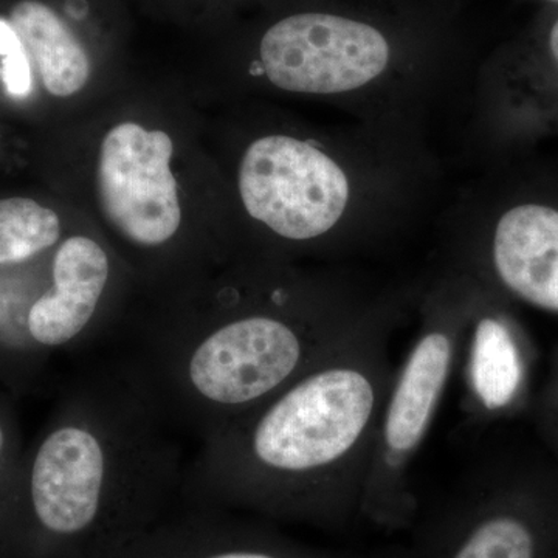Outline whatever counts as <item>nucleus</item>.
Wrapping results in <instances>:
<instances>
[{"mask_svg": "<svg viewBox=\"0 0 558 558\" xmlns=\"http://www.w3.org/2000/svg\"><path fill=\"white\" fill-rule=\"evenodd\" d=\"M240 286L211 314L146 330L123 354L180 435L207 438L377 323L410 315L422 282L300 274L264 258Z\"/></svg>", "mask_w": 558, "mask_h": 558, "instance_id": "1", "label": "nucleus"}, {"mask_svg": "<svg viewBox=\"0 0 558 558\" xmlns=\"http://www.w3.org/2000/svg\"><path fill=\"white\" fill-rule=\"evenodd\" d=\"M0 405V488L7 478L17 475V447L16 433L9 414Z\"/></svg>", "mask_w": 558, "mask_h": 558, "instance_id": "17", "label": "nucleus"}, {"mask_svg": "<svg viewBox=\"0 0 558 558\" xmlns=\"http://www.w3.org/2000/svg\"><path fill=\"white\" fill-rule=\"evenodd\" d=\"M475 289L476 278L450 263L422 281L416 339L392 374L363 492L360 519L376 526L405 527L416 515L411 472L457 374Z\"/></svg>", "mask_w": 558, "mask_h": 558, "instance_id": "7", "label": "nucleus"}, {"mask_svg": "<svg viewBox=\"0 0 558 558\" xmlns=\"http://www.w3.org/2000/svg\"><path fill=\"white\" fill-rule=\"evenodd\" d=\"M178 429L130 360L83 369L17 470L40 527L58 539L105 543L137 527L185 484Z\"/></svg>", "mask_w": 558, "mask_h": 558, "instance_id": "4", "label": "nucleus"}, {"mask_svg": "<svg viewBox=\"0 0 558 558\" xmlns=\"http://www.w3.org/2000/svg\"><path fill=\"white\" fill-rule=\"evenodd\" d=\"M49 288L24 318L28 363L51 352L87 351L100 333V312L112 278L109 253L84 234L62 242L51 260Z\"/></svg>", "mask_w": 558, "mask_h": 558, "instance_id": "12", "label": "nucleus"}, {"mask_svg": "<svg viewBox=\"0 0 558 558\" xmlns=\"http://www.w3.org/2000/svg\"><path fill=\"white\" fill-rule=\"evenodd\" d=\"M545 2H548L550 5L557 7L558 9V0H545Z\"/></svg>", "mask_w": 558, "mask_h": 558, "instance_id": "18", "label": "nucleus"}, {"mask_svg": "<svg viewBox=\"0 0 558 558\" xmlns=\"http://www.w3.org/2000/svg\"><path fill=\"white\" fill-rule=\"evenodd\" d=\"M529 414L546 453L558 462V343L550 348L548 371L535 389Z\"/></svg>", "mask_w": 558, "mask_h": 558, "instance_id": "15", "label": "nucleus"}, {"mask_svg": "<svg viewBox=\"0 0 558 558\" xmlns=\"http://www.w3.org/2000/svg\"><path fill=\"white\" fill-rule=\"evenodd\" d=\"M438 179L425 132L352 119L326 135L252 140L238 191L245 215L279 252L351 258L409 229Z\"/></svg>", "mask_w": 558, "mask_h": 558, "instance_id": "3", "label": "nucleus"}, {"mask_svg": "<svg viewBox=\"0 0 558 558\" xmlns=\"http://www.w3.org/2000/svg\"><path fill=\"white\" fill-rule=\"evenodd\" d=\"M469 113L470 148L488 167L558 142V10L484 65L472 83Z\"/></svg>", "mask_w": 558, "mask_h": 558, "instance_id": "9", "label": "nucleus"}, {"mask_svg": "<svg viewBox=\"0 0 558 558\" xmlns=\"http://www.w3.org/2000/svg\"><path fill=\"white\" fill-rule=\"evenodd\" d=\"M447 263L558 318V159L490 165L454 205Z\"/></svg>", "mask_w": 558, "mask_h": 558, "instance_id": "6", "label": "nucleus"}, {"mask_svg": "<svg viewBox=\"0 0 558 558\" xmlns=\"http://www.w3.org/2000/svg\"><path fill=\"white\" fill-rule=\"evenodd\" d=\"M407 317L377 323L274 398L209 433L189 462L183 492L325 526L360 519L395 374L389 340Z\"/></svg>", "mask_w": 558, "mask_h": 558, "instance_id": "2", "label": "nucleus"}, {"mask_svg": "<svg viewBox=\"0 0 558 558\" xmlns=\"http://www.w3.org/2000/svg\"><path fill=\"white\" fill-rule=\"evenodd\" d=\"M0 78L11 97L25 98L33 87L32 60L10 21L0 20Z\"/></svg>", "mask_w": 558, "mask_h": 558, "instance_id": "16", "label": "nucleus"}, {"mask_svg": "<svg viewBox=\"0 0 558 558\" xmlns=\"http://www.w3.org/2000/svg\"><path fill=\"white\" fill-rule=\"evenodd\" d=\"M10 22L49 94L72 97L86 86L89 54L57 11L39 0H21L11 9Z\"/></svg>", "mask_w": 558, "mask_h": 558, "instance_id": "13", "label": "nucleus"}, {"mask_svg": "<svg viewBox=\"0 0 558 558\" xmlns=\"http://www.w3.org/2000/svg\"><path fill=\"white\" fill-rule=\"evenodd\" d=\"M517 310L476 278L457 368L461 410L476 427L510 421L531 410L537 389V348Z\"/></svg>", "mask_w": 558, "mask_h": 558, "instance_id": "10", "label": "nucleus"}, {"mask_svg": "<svg viewBox=\"0 0 558 558\" xmlns=\"http://www.w3.org/2000/svg\"><path fill=\"white\" fill-rule=\"evenodd\" d=\"M174 145L167 132L121 123L102 140L97 190L102 215L132 247L157 250L182 226L178 182L171 171Z\"/></svg>", "mask_w": 558, "mask_h": 558, "instance_id": "11", "label": "nucleus"}, {"mask_svg": "<svg viewBox=\"0 0 558 558\" xmlns=\"http://www.w3.org/2000/svg\"><path fill=\"white\" fill-rule=\"evenodd\" d=\"M60 216L27 197L0 199V266L27 263L58 244Z\"/></svg>", "mask_w": 558, "mask_h": 558, "instance_id": "14", "label": "nucleus"}, {"mask_svg": "<svg viewBox=\"0 0 558 558\" xmlns=\"http://www.w3.org/2000/svg\"><path fill=\"white\" fill-rule=\"evenodd\" d=\"M250 75L284 94L333 102L351 119L424 132L436 102L457 86L435 62L403 53L387 28L330 11L275 22Z\"/></svg>", "mask_w": 558, "mask_h": 558, "instance_id": "5", "label": "nucleus"}, {"mask_svg": "<svg viewBox=\"0 0 558 558\" xmlns=\"http://www.w3.org/2000/svg\"><path fill=\"white\" fill-rule=\"evenodd\" d=\"M402 558H558V462L546 451L480 459Z\"/></svg>", "mask_w": 558, "mask_h": 558, "instance_id": "8", "label": "nucleus"}]
</instances>
